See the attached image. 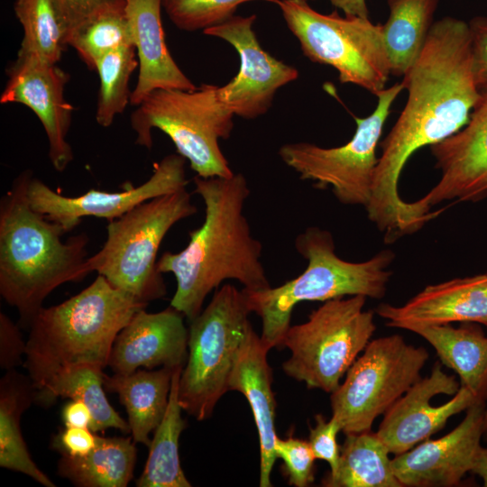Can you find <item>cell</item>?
<instances>
[{
    "mask_svg": "<svg viewBox=\"0 0 487 487\" xmlns=\"http://www.w3.org/2000/svg\"><path fill=\"white\" fill-rule=\"evenodd\" d=\"M295 247L308 262L301 274L275 288L243 289L251 312L262 320L261 338L270 350L281 346L299 303L356 295L381 299L391 274L389 266L394 254L391 251H381L362 262H347L336 255L332 234L318 227L299 234Z\"/></svg>",
    "mask_w": 487,
    "mask_h": 487,
    "instance_id": "cell-5",
    "label": "cell"
},
{
    "mask_svg": "<svg viewBox=\"0 0 487 487\" xmlns=\"http://www.w3.org/2000/svg\"><path fill=\"white\" fill-rule=\"evenodd\" d=\"M250 313L244 290L225 284L190 320L178 397L182 409L198 421L207 419L228 391L235 357L253 327Z\"/></svg>",
    "mask_w": 487,
    "mask_h": 487,
    "instance_id": "cell-8",
    "label": "cell"
},
{
    "mask_svg": "<svg viewBox=\"0 0 487 487\" xmlns=\"http://www.w3.org/2000/svg\"><path fill=\"white\" fill-rule=\"evenodd\" d=\"M132 437L97 435L96 446L82 456L60 454L57 473L78 487H126L137 458Z\"/></svg>",
    "mask_w": 487,
    "mask_h": 487,
    "instance_id": "cell-26",
    "label": "cell"
},
{
    "mask_svg": "<svg viewBox=\"0 0 487 487\" xmlns=\"http://www.w3.org/2000/svg\"><path fill=\"white\" fill-rule=\"evenodd\" d=\"M486 400H476L446 435L425 440L391 459L401 486H455L472 471L482 448Z\"/></svg>",
    "mask_w": 487,
    "mask_h": 487,
    "instance_id": "cell-17",
    "label": "cell"
},
{
    "mask_svg": "<svg viewBox=\"0 0 487 487\" xmlns=\"http://www.w3.org/2000/svg\"><path fill=\"white\" fill-rule=\"evenodd\" d=\"M65 427H91L93 416L88 406L79 400H70L61 409Z\"/></svg>",
    "mask_w": 487,
    "mask_h": 487,
    "instance_id": "cell-41",
    "label": "cell"
},
{
    "mask_svg": "<svg viewBox=\"0 0 487 487\" xmlns=\"http://www.w3.org/2000/svg\"><path fill=\"white\" fill-rule=\"evenodd\" d=\"M183 367L172 375L165 414L153 431L144 468L135 481L137 487H190L180 465L179 436L186 427L179 401V381Z\"/></svg>",
    "mask_w": 487,
    "mask_h": 487,
    "instance_id": "cell-28",
    "label": "cell"
},
{
    "mask_svg": "<svg viewBox=\"0 0 487 487\" xmlns=\"http://www.w3.org/2000/svg\"><path fill=\"white\" fill-rule=\"evenodd\" d=\"M197 211L187 188L140 204L108 222L103 246L87 258L89 271L143 303L163 298L167 288L157 268L160 246L174 225Z\"/></svg>",
    "mask_w": 487,
    "mask_h": 487,
    "instance_id": "cell-7",
    "label": "cell"
},
{
    "mask_svg": "<svg viewBox=\"0 0 487 487\" xmlns=\"http://www.w3.org/2000/svg\"><path fill=\"white\" fill-rule=\"evenodd\" d=\"M35 400L36 389L28 374L16 369L5 372L0 380V466L55 487L33 461L22 434V416Z\"/></svg>",
    "mask_w": 487,
    "mask_h": 487,
    "instance_id": "cell-25",
    "label": "cell"
},
{
    "mask_svg": "<svg viewBox=\"0 0 487 487\" xmlns=\"http://www.w3.org/2000/svg\"><path fill=\"white\" fill-rule=\"evenodd\" d=\"M427 341L442 365L453 370L480 400H487V335L476 323L412 326L408 329Z\"/></svg>",
    "mask_w": 487,
    "mask_h": 487,
    "instance_id": "cell-24",
    "label": "cell"
},
{
    "mask_svg": "<svg viewBox=\"0 0 487 487\" xmlns=\"http://www.w3.org/2000/svg\"><path fill=\"white\" fill-rule=\"evenodd\" d=\"M477 400L436 362L383 414L376 431L391 454L407 452L441 430L448 419Z\"/></svg>",
    "mask_w": 487,
    "mask_h": 487,
    "instance_id": "cell-14",
    "label": "cell"
},
{
    "mask_svg": "<svg viewBox=\"0 0 487 487\" xmlns=\"http://www.w3.org/2000/svg\"><path fill=\"white\" fill-rule=\"evenodd\" d=\"M314 1V0H308ZM335 8L340 9L345 15L369 17L366 0H327Z\"/></svg>",
    "mask_w": 487,
    "mask_h": 487,
    "instance_id": "cell-42",
    "label": "cell"
},
{
    "mask_svg": "<svg viewBox=\"0 0 487 487\" xmlns=\"http://www.w3.org/2000/svg\"><path fill=\"white\" fill-rule=\"evenodd\" d=\"M23 37L18 53L57 64L68 46V30L54 0H15Z\"/></svg>",
    "mask_w": 487,
    "mask_h": 487,
    "instance_id": "cell-31",
    "label": "cell"
},
{
    "mask_svg": "<svg viewBox=\"0 0 487 487\" xmlns=\"http://www.w3.org/2000/svg\"><path fill=\"white\" fill-rule=\"evenodd\" d=\"M147 305L97 274L78 294L40 309L28 327L23 365L36 391L64 369L104 371L117 335Z\"/></svg>",
    "mask_w": 487,
    "mask_h": 487,
    "instance_id": "cell-4",
    "label": "cell"
},
{
    "mask_svg": "<svg viewBox=\"0 0 487 487\" xmlns=\"http://www.w3.org/2000/svg\"><path fill=\"white\" fill-rule=\"evenodd\" d=\"M390 451L377 433L345 434L337 468L323 480L327 487H402L396 478Z\"/></svg>",
    "mask_w": 487,
    "mask_h": 487,
    "instance_id": "cell-29",
    "label": "cell"
},
{
    "mask_svg": "<svg viewBox=\"0 0 487 487\" xmlns=\"http://www.w3.org/2000/svg\"><path fill=\"white\" fill-rule=\"evenodd\" d=\"M376 312L388 326L406 330L455 322L487 326V274L427 286L404 305L381 304Z\"/></svg>",
    "mask_w": 487,
    "mask_h": 487,
    "instance_id": "cell-20",
    "label": "cell"
},
{
    "mask_svg": "<svg viewBox=\"0 0 487 487\" xmlns=\"http://www.w3.org/2000/svg\"><path fill=\"white\" fill-rule=\"evenodd\" d=\"M315 421V426L309 428L308 443L316 459L326 461L330 466L329 473H334L340 456L336 437L341 427L333 417L326 420L321 414L316 416Z\"/></svg>",
    "mask_w": 487,
    "mask_h": 487,
    "instance_id": "cell-36",
    "label": "cell"
},
{
    "mask_svg": "<svg viewBox=\"0 0 487 487\" xmlns=\"http://www.w3.org/2000/svg\"><path fill=\"white\" fill-rule=\"evenodd\" d=\"M161 10V0H125V14L139 61L137 82L130 97V104L134 106L155 89L197 87L167 47Z\"/></svg>",
    "mask_w": 487,
    "mask_h": 487,
    "instance_id": "cell-22",
    "label": "cell"
},
{
    "mask_svg": "<svg viewBox=\"0 0 487 487\" xmlns=\"http://www.w3.org/2000/svg\"><path fill=\"white\" fill-rule=\"evenodd\" d=\"M186 159L179 153L165 156L154 164L151 177L136 187L123 191L90 189L77 197H66L32 176L28 185L31 207L49 220L62 226L66 233L78 226L81 218L94 216L113 221L152 198L187 188Z\"/></svg>",
    "mask_w": 487,
    "mask_h": 487,
    "instance_id": "cell-13",
    "label": "cell"
},
{
    "mask_svg": "<svg viewBox=\"0 0 487 487\" xmlns=\"http://www.w3.org/2000/svg\"><path fill=\"white\" fill-rule=\"evenodd\" d=\"M277 458L283 461L289 483L296 487H307L314 482L315 455L308 441L289 436L278 437L275 443Z\"/></svg>",
    "mask_w": 487,
    "mask_h": 487,
    "instance_id": "cell-35",
    "label": "cell"
},
{
    "mask_svg": "<svg viewBox=\"0 0 487 487\" xmlns=\"http://www.w3.org/2000/svg\"><path fill=\"white\" fill-rule=\"evenodd\" d=\"M426 348L400 335L371 340L331 393L332 417L345 434L370 431L421 376L428 360Z\"/></svg>",
    "mask_w": 487,
    "mask_h": 487,
    "instance_id": "cell-11",
    "label": "cell"
},
{
    "mask_svg": "<svg viewBox=\"0 0 487 487\" xmlns=\"http://www.w3.org/2000/svg\"><path fill=\"white\" fill-rule=\"evenodd\" d=\"M283 20L305 57L331 66L342 84L358 86L376 96L391 75L381 24L369 17L325 14L308 0H279Z\"/></svg>",
    "mask_w": 487,
    "mask_h": 487,
    "instance_id": "cell-9",
    "label": "cell"
},
{
    "mask_svg": "<svg viewBox=\"0 0 487 487\" xmlns=\"http://www.w3.org/2000/svg\"><path fill=\"white\" fill-rule=\"evenodd\" d=\"M255 20V14L234 15L203 32L225 41L237 51L239 71L218 90L220 99L234 115L247 120L265 115L277 91L299 78L295 67L262 49L253 28Z\"/></svg>",
    "mask_w": 487,
    "mask_h": 487,
    "instance_id": "cell-15",
    "label": "cell"
},
{
    "mask_svg": "<svg viewBox=\"0 0 487 487\" xmlns=\"http://www.w3.org/2000/svg\"><path fill=\"white\" fill-rule=\"evenodd\" d=\"M139 66L134 45L112 51L99 59L96 71L99 78L96 120L102 127H109L115 117L130 104L129 81Z\"/></svg>",
    "mask_w": 487,
    "mask_h": 487,
    "instance_id": "cell-32",
    "label": "cell"
},
{
    "mask_svg": "<svg viewBox=\"0 0 487 487\" xmlns=\"http://www.w3.org/2000/svg\"><path fill=\"white\" fill-rule=\"evenodd\" d=\"M472 68L475 85L487 91V17L475 16L469 23Z\"/></svg>",
    "mask_w": 487,
    "mask_h": 487,
    "instance_id": "cell-39",
    "label": "cell"
},
{
    "mask_svg": "<svg viewBox=\"0 0 487 487\" xmlns=\"http://www.w3.org/2000/svg\"><path fill=\"white\" fill-rule=\"evenodd\" d=\"M69 32L93 16L112 9L125 7V0H54ZM68 39V38H67Z\"/></svg>",
    "mask_w": 487,
    "mask_h": 487,
    "instance_id": "cell-37",
    "label": "cell"
},
{
    "mask_svg": "<svg viewBox=\"0 0 487 487\" xmlns=\"http://www.w3.org/2000/svg\"><path fill=\"white\" fill-rule=\"evenodd\" d=\"M402 78L408 99L381 143L365 207L387 242L416 232L430 220L417 201L405 202L399 195V179L408 159L462 129L481 97L473 74L468 23L452 16L435 22L420 55Z\"/></svg>",
    "mask_w": 487,
    "mask_h": 487,
    "instance_id": "cell-1",
    "label": "cell"
},
{
    "mask_svg": "<svg viewBox=\"0 0 487 487\" xmlns=\"http://www.w3.org/2000/svg\"><path fill=\"white\" fill-rule=\"evenodd\" d=\"M7 76L0 103L22 104L37 115L48 140L50 161L55 170L64 171L74 158L67 140L73 107L64 96L69 75L57 64L17 53Z\"/></svg>",
    "mask_w": 487,
    "mask_h": 487,
    "instance_id": "cell-16",
    "label": "cell"
},
{
    "mask_svg": "<svg viewBox=\"0 0 487 487\" xmlns=\"http://www.w3.org/2000/svg\"><path fill=\"white\" fill-rule=\"evenodd\" d=\"M365 300L360 295L326 300L306 322L290 326L281 344L290 351L284 372L332 393L376 329L373 312L363 310Z\"/></svg>",
    "mask_w": 487,
    "mask_h": 487,
    "instance_id": "cell-10",
    "label": "cell"
},
{
    "mask_svg": "<svg viewBox=\"0 0 487 487\" xmlns=\"http://www.w3.org/2000/svg\"><path fill=\"white\" fill-rule=\"evenodd\" d=\"M252 1L276 4L279 0H161V5L178 29L204 32L228 21L239 5Z\"/></svg>",
    "mask_w": 487,
    "mask_h": 487,
    "instance_id": "cell-34",
    "label": "cell"
},
{
    "mask_svg": "<svg viewBox=\"0 0 487 487\" xmlns=\"http://www.w3.org/2000/svg\"><path fill=\"white\" fill-rule=\"evenodd\" d=\"M193 181L205 206L204 221L189 232L183 250L165 252L157 262L161 273H171L176 280L170 306L189 321L201 312L208 294L226 280H235L248 290L271 287L261 262L262 244L252 234L244 214L250 195L245 177L196 176Z\"/></svg>",
    "mask_w": 487,
    "mask_h": 487,
    "instance_id": "cell-2",
    "label": "cell"
},
{
    "mask_svg": "<svg viewBox=\"0 0 487 487\" xmlns=\"http://www.w3.org/2000/svg\"><path fill=\"white\" fill-rule=\"evenodd\" d=\"M438 183L418 203L426 208L445 200H478L487 194V91L473 107L466 124L430 146Z\"/></svg>",
    "mask_w": 487,
    "mask_h": 487,
    "instance_id": "cell-18",
    "label": "cell"
},
{
    "mask_svg": "<svg viewBox=\"0 0 487 487\" xmlns=\"http://www.w3.org/2000/svg\"><path fill=\"white\" fill-rule=\"evenodd\" d=\"M471 473L480 477L487 487V446H482Z\"/></svg>",
    "mask_w": 487,
    "mask_h": 487,
    "instance_id": "cell-43",
    "label": "cell"
},
{
    "mask_svg": "<svg viewBox=\"0 0 487 487\" xmlns=\"http://www.w3.org/2000/svg\"><path fill=\"white\" fill-rule=\"evenodd\" d=\"M90 70L105 54L127 45H133L125 7L102 12L74 30L67 39Z\"/></svg>",
    "mask_w": 487,
    "mask_h": 487,
    "instance_id": "cell-33",
    "label": "cell"
},
{
    "mask_svg": "<svg viewBox=\"0 0 487 487\" xmlns=\"http://www.w3.org/2000/svg\"><path fill=\"white\" fill-rule=\"evenodd\" d=\"M439 0H387L389 15L381 24L391 75L403 77L420 55Z\"/></svg>",
    "mask_w": 487,
    "mask_h": 487,
    "instance_id": "cell-27",
    "label": "cell"
},
{
    "mask_svg": "<svg viewBox=\"0 0 487 487\" xmlns=\"http://www.w3.org/2000/svg\"><path fill=\"white\" fill-rule=\"evenodd\" d=\"M26 351L20 325L5 313L0 312V367L5 372L23 365Z\"/></svg>",
    "mask_w": 487,
    "mask_h": 487,
    "instance_id": "cell-38",
    "label": "cell"
},
{
    "mask_svg": "<svg viewBox=\"0 0 487 487\" xmlns=\"http://www.w3.org/2000/svg\"><path fill=\"white\" fill-rule=\"evenodd\" d=\"M270 349L252 327L243 342L228 380V391L241 392L248 400L260 443L261 487H271V474L277 459L275 443L276 401L272 391V372L267 361Z\"/></svg>",
    "mask_w": 487,
    "mask_h": 487,
    "instance_id": "cell-21",
    "label": "cell"
},
{
    "mask_svg": "<svg viewBox=\"0 0 487 487\" xmlns=\"http://www.w3.org/2000/svg\"><path fill=\"white\" fill-rule=\"evenodd\" d=\"M402 89L401 82L384 88L377 96L373 112L355 117V133L344 145L325 148L305 142L285 143L279 149L280 158L300 179L310 180L319 188H330L343 204L365 207L378 162L376 149L391 107Z\"/></svg>",
    "mask_w": 487,
    "mask_h": 487,
    "instance_id": "cell-12",
    "label": "cell"
},
{
    "mask_svg": "<svg viewBox=\"0 0 487 487\" xmlns=\"http://www.w3.org/2000/svg\"><path fill=\"white\" fill-rule=\"evenodd\" d=\"M32 176L30 170L19 174L0 200V295L16 309L22 327H29L53 290L91 273L88 235L61 240L62 226L31 207Z\"/></svg>",
    "mask_w": 487,
    "mask_h": 487,
    "instance_id": "cell-3",
    "label": "cell"
},
{
    "mask_svg": "<svg viewBox=\"0 0 487 487\" xmlns=\"http://www.w3.org/2000/svg\"><path fill=\"white\" fill-rule=\"evenodd\" d=\"M218 89L211 84L193 90L155 89L131 115L135 143L151 150L152 129H159L170 137L177 153L189 162L197 176H233L218 141L229 138L234 115L220 99Z\"/></svg>",
    "mask_w": 487,
    "mask_h": 487,
    "instance_id": "cell-6",
    "label": "cell"
},
{
    "mask_svg": "<svg viewBox=\"0 0 487 487\" xmlns=\"http://www.w3.org/2000/svg\"><path fill=\"white\" fill-rule=\"evenodd\" d=\"M483 437L487 439V400H486L484 415H483Z\"/></svg>",
    "mask_w": 487,
    "mask_h": 487,
    "instance_id": "cell-44",
    "label": "cell"
},
{
    "mask_svg": "<svg viewBox=\"0 0 487 487\" xmlns=\"http://www.w3.org/2000/svg\"><path fill=\"white\" fill-rule=\"evenodd\" d=\"M104 374V371L91 366L61 370L36 391L35 402L47 408L60 397L82 400L91 410L93 421L90 429L95 433L115 428L128 434V422L106 399Z\"/></svg>",
    "mask_w": 487,
    "mask_h": 487,
    "instance_id": "cell-30",
    "label": "cell"
},
{
    "mask_svg": "<svg viewBox=\"0 0 487 487\" xmlns=\"http://www.w3.org/2000/svg\"><path fill=\"white\" fill-rule=\"evenodd\" d=\"M176 369L161 367L138 369L129 374H104V388L117 394L127 413L131 437L136 444L150 446V434L165 414Z\"/></svg>",
    "mask_w": 487,
    "mask_h": 487,
    "instance_id": "cell-23",
    "label": "cell"
},
{
    "mask_svg": "<svg viewBox=\"0 0 487 487\" xmlns=\"http://www.w3.org/2000/svg\"><path fill=\"white\" fill-rule=\"evenodd\" d=\"M96 438L89 427H65L53 437L51 447L60 454L82 456L93 450Z\"/></svg>",
    "mask_w": 487,
    "mask_h": 487,
    "instance_id": "cell-40",
    "label": "cell"
},
{
    "mask_svg": "<svg viewBox=\"0 0 487 487\" xmlns=\"http://www.w3.org/2000/svg\"><path fill=\"white\" fill-rule=\"evenodd\" d=\"M184 317L171 306L156 313L139 310L117 335L108 367L116 374L141 368L183 367L188 340Z\"/></svg>",
    "mask_w": 487,
    "mask_h": 487,
    "instance_id": "cell-19",
    "label": "cell"
}]
</instances>
